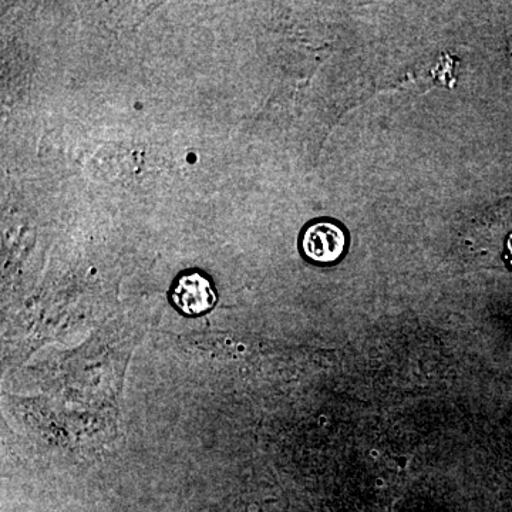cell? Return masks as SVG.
Segmentation results:
<instances>
[{
  "mask_svg": "<svg viewBox=\"0 0 512 512\" xmlns=\"http://www.w3.org/2000/svg\"><path fill=\"white\" fill-rule=\"evenodd\" d=\"M171 302L181 313L200 316L210 312L217 303V292L207 275L198 271L184 272L171 288Z\"/></svg>",
  "mask_w": 512,
  "mask_h": 512,
  "instance_id": "1",
  "label": "cell"
},
{
  "mask_svg": "<svg viewBox=\"0 0 512 512\" xmlns=\"http://www.w3.org/2000/svg\"><path fill=\"white\" fill-rule=\"evenodd\" d=\"M303 254L316 264H333L345 254L346 234L335 222H313L301 238Z\"/></svg>",
  "mask_w": 512,
  "mask_h": 512,
  "instance_id": "2",
  "label": "cell"
}]
</instances>
